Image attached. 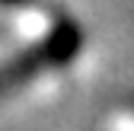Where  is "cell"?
I'll list each match as a JSON object with an SVG mask.
<instances>
[{"instance_id":"1","label":"cell","mask_w":134,"mask_h":131,"mask_svg":"<svg viewBox=\"0 0 134 131\" xmlns=\"http://www.w3.org/2000/svg\"><path fill=\"white\" fill-rule=\"evenodd\" d=\"M3 3H19V0H3Z\"/></svg>"}]
</instances>
